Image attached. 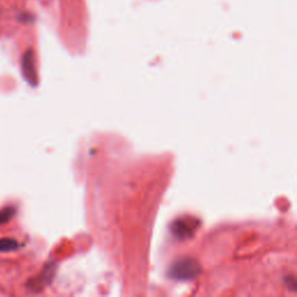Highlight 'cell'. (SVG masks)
<instances>
[{"mask_svg":"<svg viewBox=\"0 0 297 297\" xmlns=\"http://www.w3.org/2000/svg\"><path fill=\"white\" fill-rule=\"evenodd\" d=\"M19 247V244L13 238H2L0 239V252H11Z\"/></svg>","mask_w":297,"mask_h":297,"instance_id":"5b68a950","label":"cell"},{"mask_svg":"<svg viewBox=\"0 0 297 297\" xmlns=\"http://www.w3.org/2000/svg\"><path fill=\"white\" fill-rule=\"evenodd\" d=\"M171 229H172V234L176 236V237L180 239L189 238L193 236L194 231L196 229L195 221L188 217L180 218V220H178L173 223Z\"/></svg>","mask_w":297,"mask_h":297,"instance_id":"3957f363","label":"cell"},{"mask_svg":"<svg viewBox=\"0 0 297 297\" xmlns=\"http://www.w3.org/2000/svg\"><path fill=\"white\" fill-rule=\"evenodd\" d=\"M201 273V266L193 258L177 260L169 268V277L177 281L194 280Z\"/></svg>","mask_w":297,"mask_h":297,"instance_id":"6da1fadb","label":"cell"},{"mask_svg":"<svg viewBox=\"0 0 297 297\" xmlns=\"http://www.w3.org/2000/svg\"><path fill=\"white\" fill-rule=\"evenodd\" d=\"M55 265L54 264H49L47 267L42 270V273L38 275V277L34 278L30 280L29 282V288L33 291H41L43 288H45L47 285L52 281V278L55 275Z\"/></svg>","mask_w":297,"mask_h":297,"instance_id":"277c9868","label":"cell"},{"mask_svg":"<svg viewBox=\"0 0 297 297\" xmlns=\"http://www.w3.org/2000/svg\"><path fill=\"white\" fill-rule=\"evenodd\" d=\"M14 215H15V209L13 207H6L2 209V210H0V224L10 222Z\"/></svg>","mask_w":297,"mask_h":297,"instance_id":"8992f818","label":"cell"},{"mask_svg":"<svg viewBox=\"0 0 297 297\" xmlns=\"http://www.w3.org/2000/svg\"><path fill=\"white\" fill-rule=\"evenodd\" d=\"M23 76L26 80L29 82V85H37V74L36 68H35V56L34 51L29 49L25 52L23 57Z\"/></svg>","mask_w":297,"mask_h":297,"instance_id":"7a4b0ae2","label":"cell"}]
</instances>
